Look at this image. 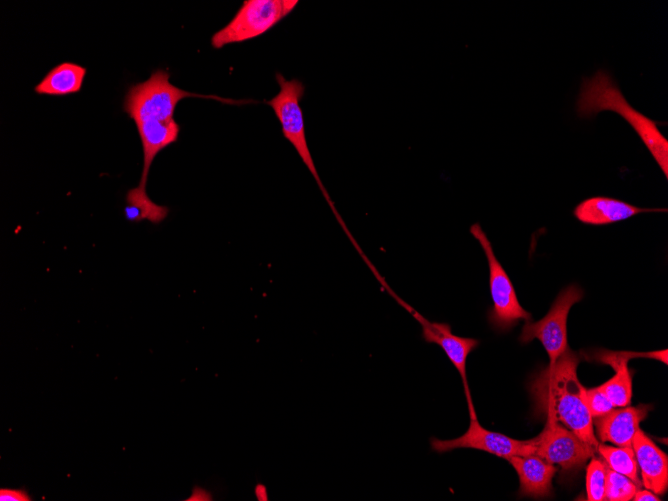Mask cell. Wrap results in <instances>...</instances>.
<instances>
[{"label": "cell", "mask_w": 668, "mask_h": 501, "mask_svg": "<svg viewBox=\"0 0 668 501\" xmlns=\"http://www.w3.org/2000/svg\"><path fill=\"white\" fill-rule=\"evenodd\" d=\"M507 460L518 474L520 496L536 499L550 496L552 479L557 472L554 464L535 454L512 456Z\"/></svg>", "instance_id": "2e32d148"}, {"label": "cell", "mask_w": 668, "mask_h": 501, "mask_svg": "<svg viewBox=\"0 0 668 501\" xmlns=\"http://www.w3.org/2000/svg\"><path fill=\"white\" fill-rule=\"evenodd\" d=\"M141 140L143 150V168L141 178L136 188L146 191L148 174L155 157L166 147L178 140L180 126L175 118L163 120L145 117L134 120Z\"/></svg>", "instance_id": "7c38bea8"}, {"label": "cell", "mask_w": 668, "mask_h": 501, "mask_svg": "<svg viewBox=\"0 0 668 501\" xmlns=\"http://www.w3.org/2000/svg\"><path fill=\"white\" fill-rule=\"evenodd\" d=\"M125 199L127 205L124 208V216L127 221L141 222L148 220L153 224H160L169 214L167 206L155 203L150 199L147 192H141L136 187L128 190Z\"/></svg>", "instance_id": "ac0fdd59"}, {"label": "cell", "mask_w": 668, "mask_h": 501, "mask_svg": "<svg viewBox=\"0 0 668 501\" xmlns=\"http://www.w3.org/2000/svg\"><path fill=\"white\" fill-rule=\"evenodd\" d=\"M601 111H613L630 124L667 178L668 140L658 129L661 123L633 108L611 74L603 69L582 79L576 100V113L580 118H592Z\"/></svg>", "instance_id": "7a4b0ae2"}, {"label": "cell", "mask_w": 668, "mask_h": 501, "mask_svg": "<svg viewBox=\"0 0 668 501\" xmlns=\"http://www.w3.org/2000/svg\"><path fill=\"white\" fill-rule=\"evenodd\" d=\"M649 405L624 406L593 418V425L602 443L610 442L619 447L632 446V440L648 411Z\"/></svg>", "instance_id": "4fadbf2b"}, {"label": "cell", "mask_w": 668, "mask_h": 501, "mask_svg": "<svg viewBox=\"0 0 668 501\" xmlns=\"http://www.w3.org/2000/svg\"><path fill=\"white\" fill-rule=\"evenodd\" d=\"M583 296L584 292L579 286L571 284L565 287L542 319L525 322L519 337L520 342L526 344L538 339L548 354L549 365H553L569 347L567 341L568 314L571 307L581 301Z\"/></svg>", "instance_id": "52a82bcc"}, {"label": "cell", "mask_w": 668, "mask_h": 501, "mask_svg": "<svg viewBox=\"0 0 668 501\" xmlns=\"http://www.w3.org/2000/svg\"><path fill=\"white\" fill-rule=\"evenodd\" d=\"M606 466V465H605ZM638 487L628 477L617 473L606 466V484L604 500L628 501L632 500Z\"/></svg>", "instance_id": "ffe728a7"}, {"label": "cell", "mask_w": 668, "mask_h": 501, "mask_svg": "<svg viewBox=\"0 0 668 501\" xmlns=\"http://www.w3.org/2000/svg\"><path fill=\"white\" fill-rule=\"evenodd\" d=\"M586 401L592 418L601 417L614 409V405L598 386L586 389Z\"/></svg>", "instance_id": "7402d4cb"}, {"label": "cell", "mask_w": 668, "mask_h": 501, "mask_svg": "<svg viewBox=\"0 0 668 501\" xmlns=\"http://www.w3.org/2000/svg\"><path fill=\"white\" fill-rule=\"evenodd\" d=\"M86 68L72 62H63L53 67L35 86L37 94L65 96L77 93L86 76Z\"/></svg>", "instance_id": "e0dca14e"}, {"label": "cell", "mask_w": 668, "mask_h": 501, "mask_svg": "<svg viewBox=\"0 0 668 501\" xmlns=\"http://www.w3.org/2000/svg\"><path fill=\"white\" fill-rule=\"evenodd\" d=\"M385 288L389 294H392L395 300L408 312H410L412 316L420 323L423 339L427 343H435L439 345L451 363L455 366L464 384L469 415L470 417L476 416L467 382L466 361L468 355L479 346L480 341L475 338L454 335L449 324L429 321L416 310H414L409 304L403 301L400 297H398L395 293H393L389 287L385 286Z\"/></svg>", "instance_id": "30bf717a"}, {"label": "cell", "mask_w": 668, "mask_h": 501, "mask_svg": "<svg viewBox=\"0 0 668 501\" xmlns=\"http://www.w3.org/2000/svg\"><path fill=\"white\" fill-rule=\"evenodd\" d=\"M594 361L607 364L615 370L608 381L598 386L614 407L628 406L632 398V380L628 369V361L643 357L659 360L667 364V349L652 352L595 350L591 356Z\"/></svg>", "instance_id": "8fae6325"}, {"label": "cell", "mask_w": 668, "mask_h": 501, "mask_svg": "<svg viewBox=\"0 0 668 501\" xmlns=\"http://www.w3.org/2000/svg\"><path fill=\"white\" fill-rule=\"evenodd\" d=\"M298 0H247L230 22L211 37L213 48L256 38L278 24L298 5Z\"/></svg>", "instance_id": "8992f818"}, {"label": "cell", "mask_w": 668, "mask_h": 501, "mask_svg": "<svg viewBox=\"0 0 668 501\" xmlns=\"http://www.w3.org/2000/svg\"><path fill=\"white\" fill-rule=\"evenodd\" d=\"M186 97L210 98L224 103H245V101H235L215 95L187 92L170 82L168 71L157 69L147 80L128 88L123 110L132 120L143 116H160L171 119L174 118L177 104Z\"/></svg>", "instance_id": "277c9868"}, {"label": "cell", "mask_w": 668, "mask_h": 501, "mask_svg": "<svg viewBox=\"0 0 668 501\" xmlns=\"http://www.w3.org/2000/svg\"><path fill=\"white\" fill-rule=\"evenodd\" d=\"M661 208H641L611 197L594 196L581 201L573 210L575 218L588 225H608L640 213L666 212Z\"/></svg>", "instance_id": "9a60e30c"}, {"label": "cell", "mask_w": 668, "mask_h": 501, "mask_svg": "<svg viewBox=\"0 0 668 501\" xmlns=\"http://www.w3.org/2000/svg\"><path fill=\"white\" fill-rule=\"evenodd\" d=\"M430 446L437 453L450 452L458 448H470L484 451L506 460L512 456L534 454V446L529 440H517L505 434L487 430L479 423L477 416L470 417L469 427L461 436L448 440L432 437L430 439Z\"/></svg>", "instance_id": "9c48e42d"}, {"label": "cell", "mask_w": 668, "mask_h": 501, "mask_svg": "<svg viewBox=\"0 0 668 501\" xmlns=\"http://www.w3.org/2000/svg\"><path fill=\"white\" fill-rule=\"evenodd\" d=\"M276 80L280 87L279 92L266 103L270 105L277 119L279 120L283 136L295 148L301 160L314 177L319 189L329 204L332 212L336 216L338 222L347 233L348 237L353 240L351 233L347 230L344 221L338 214L333 201L331 200L320 179L307 144L304 117L302 108L300 106V101L304 95L305 87L300 80L295 78L286 80L281 73L276 74Z\"/></svg>", "instance_id": "3957f363"}, {"label": "cell", "mask_w": 668, "mask_h": 501, "mask_svg": "<svg viewBox=\"0 0 668 501\" xmlns=\"http://www.w3.org/2000/svg\"><path fill=\"white\" fill-rule=\"evenodd\" d=\"M635 501H659L661 500L655 493L650 490H637L632 498Z\"/></svg>", "instance_id": "cb8c5ba5"}, {"label": "cell", "mask_w": 668, "mask_h": 501, "mask_svg": "<svg viewBox=\"0 0 668 501\" xmlns=\"http://www.w3.org/2000/svg\"><path fill=\"white\" fill-rule=\"evenodd\" d=\"M632 448L641 470L642 485L656 495H662L668 488V457L639 428L632 440Z\"/></svg>", "instance_id": "5bb4252c"}, {"label": "cell", "mask_w": 668, "mask_h": 501, "mask_svg": "<svg viewBox=\"0 0 668 501\" xmlns=\"http://www.w3.org/2000/svg\"><path fill=\"white\" fill-rule=\"evenodd\" d=\"M470 233L480 243L489 266V288L493 306L487 314L491 328L505 333L514 328L520 320L531 321V314L518 301L514 286L505 269L496 258L491 242L479 223L470 227Z\"/></svg>", "instance_id": "5b68a950"}, {"label": "cell", "mask_w": 668, "mask_h": 501, "mask_svg": "<svg viewBox=\"0 0 668 501\" xmlns=\"http://www.w3.org/2000/svg\"><path fill=\"white\" fill-rule=\"evenodd\" d=\"M529 441L534 446L535 455L551 464H558L563 470L580 468L596 452L574 432L550 417H547L542 432Z\"/></svg>", "instance_id": "ba28073f"}, {"label": "cell", "mask_w": 668, "mask_h": 501, "mask_svg": "<svg viewBox=\"0 0 668 501\" xmlns=\"http://www.w3.org/2000/svg\"><path fill=\"white\" fill-rule=\"evenodd\" d=\"M261 490H259L258 487H256V496L258 500H267V494L265 487L263 485H260Z\"/></svg>", "instance_id": "d4e9b609"}, {"label": "cell", "mask_w": 668, "mask_h": 501, "mask_svg": "<svg viewBox=\"0 0 668 501\" xmlns=\"http://www.w3.org/2000/svg\"><path fill=\"white\" fill-rule=\"evenodd\" d=\"M0 500L1 501H30L32 499H31L30 495L25 490L1 488L0 489Z\"/></svg>", "instance_id": "603a6c76"}, {"label": "cell", "mask_w": 668, "mask_h": 501, "mask_svg": "<svg viewBox=\"0 0 668 501\" xmlns=\"http://www.w3.org/2000/svg\"><path fill=\"white\" fill-rule=\"evenodd\" d=\"M596 452L607 467L628 477L638 488L642 486L637 475L638 464L632 446L613 447L599 443Z\"/></svg>", "instance_id": "d6986e66"}, {"label": "cell", "mask_w": 668, "mask_h": 501, "mask_svg": "<svg viewBox=\"0 0 668 501\" xmlns=\"http://www.w3.org/2000/svg\"><path fill=\"white\" fill-rule=\"evenodd\" d=\"M606 466L603 461L592 458L586 470L587 499L602 501L605 496Z\"/></svg>", "instance_id": "44dd1931"}, {"label": "cell", "mask_w": 668, "mask_h": 501, "mask_svg": "<svg viewBox=\"0 0 668 501\" xmlns=\"http://www.w3.org/2000/svg\"><path fill=\"white\" fill-rule=\"evenodd\" d=\"M581 356L569 347L553 365L539 372L530 383V393L541 413L563 424L596 449L593 418L586 401V389L577 376Z\"/></svg>", "instance_id": "6da1fadb"}]
</instances>
